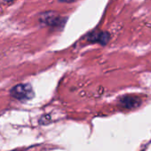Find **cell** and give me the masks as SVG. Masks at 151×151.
Listing matches in <instances>:
<instances>
[{
  "label": "cell",
  "instance_id": "cell-1",
  "mask_svg": "<svg viewBox=\"0 0 151 151\" xmlns=\"http://www.w3.org/2000/svg\"><path fill=\"white\" fill-rule=\"evenodd\" d=\"M11 95L19 101H29L34 97V92L30 85L21 84L11 90Z\"/></svg>",
  "mask_w": 151,
  "mask_h": 151
},
{
  "label": "cell",
  "instance_id": "cell-2",
  "mask_svg": "<svg viewBox=\"0 0 151 151\" xmlns=\"http://www.w3.org/2000/svg\"><path fill=\"white\" fill-rule=\"evenodd\" d=\"M119 106L123 109H134V108H137L140 105L141 103V101L139 97L137 96H133V95H126V96H124L122 97L119 101Z\"/></svg>",
  "mask_w": 151,
  "mask_h": 151
},
{
  "label": "cell",
  "instance_id": "cell-3",
  "mask_svg": "<svg viewBox=\"0 0 151 151\" xmlns=\"http://www.w3.org/2000/svg\"><path fill=\"white\" fill-rule=\"evenodd\" d=\"M39 21L41 22H43L44 24L50 25V26H54L60 21V17L54 12H46V13H44V14H42L40 15Z\"/></svg>",
  "mask_w": 151,
  "mask_h": 151
},
{
  "label": "cell",
  "instance_id": "cell-4",
  "mask_svg": "<svg viewBox=\"0 0 151 151\" xmlns=\"http://www.w3.org/2000/svg\"><path fill=\"white\" fill-rule=\"evenodd\" d=\"M88 40L106 45L109 40V34L108 32H93L88 36Z\"/></svg>",
  "mask_w": 151,
  "mask_h": 151
},
{
  "label": "cell",
  "instance_id": "cell-5",
  "mask_svg": "<svg viewBox=\"0 0 151 151\" xmlns=\"http://www.w3.org/2000/svg\"><path fill=\"white\" fill-rule=\"evenodd\" d=\"M14 1V0H0V2H2V3H10Z\"/></svg>",
  "mask_w": 151,
  "mask_h": 151
},
{
  "label": "cell",
  "instance_id": "cell-6",
  "mask_svg": "<svg viewBox=\"0 0 151 151\" xmlns=\"http://www.w3.org/2000/svg\"><path fill=\"white\" fill-rule=\"evenodd\" d=\"M14 151H15V150H14Z\"/></svg>",
  "mask_w": 151,
  "mask_h": 151
}]
</instances>
